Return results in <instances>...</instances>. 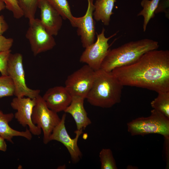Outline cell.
Here are the masks:
<instances>
[{
    "label": "cell",
    "instance_id": "cell-1",
    "mask_svg": "<svg viewBox=\"0 0 169 169\" xmlns=\"http://www.w3.org/2000/svg\"><path fill=\"white\" fill-rule=\"evenodd\" d=\"M111 72L123 86L146 88L157 93L169 91V51H148L135 63Z\"/></svg>",
    "mask_w": 169,
    "mask_h": 169
},
{
    "label": "cell",
    "instance_id": "cell-2",
    "mask_svg": "<svg viewBox=\"0 0 169 169\" xmlns=\"http://www.w3.org/2000/svg\"><path fill=\"white\" fill-rule=\"evenodd\" d=\"M123 86L111 72L95 71L92 87L86 99L91 105L110 108L121 101Z\"/></svg>",
    "mask_w": 169,
    "mask_h": 169
},
{
    "label": "cell",
    "instance_id": "cell-3",
    "mask_svg": "<svg viewBox=\"0 0 169 169\" xmlns=\"http://www.w3.org/2000/svg\"><path fill=\"white\" fill-rule=\"evenodd\" d=\"M158 42L149 38L132 41L112 49H109L100 69L111 72L116 68L127 66L138 60L144 54L157 49Z\"/></svg>",
    "mask_w": 169,
    "mask_h": 169
},
{
    "label": "cell",
    "instance_id": "cell-4",
    "mask_svg": "<svg viewBox=\"0 0 169 169\" xmlns=\"http://www.w3.org/2000/svg\"><path fill=\"white\" fill-rule=\"evenodd\" d=\"M127 125L128 131L132 136L157 134L164 137L169 136V118L154 109L149 116L136 118Z\"/></svg>",
    "mask_w": 169,
    "mask_h": 169
},
{
    "label": "cell",
    "instance_id": "cell-5",
    "mask_svg": "<svg viewBox=\"0 0 169 169\" xmlns=\"http://www.w3.org/2000/svg\"><path fill=\"white\" fill-rule=\"evenodd\" d=\"M23 57L19 53H11L8 62L7 73L13 83L14 95L17 97L25 96L32 99L36 98L40 93L39 90H33L26 84L23 65Z\"/></svg>",
    "mask_w": 169,
    "mask_h": 169
},
{
    "label": "cell",
    "instance_id": "cell-6",
    "mask_svg": "<svg viewBox=\"0 0 169 169\" xmlns=\"http://www.w3.org/2000/svg\"><path fill=\"white\" fill-rule=\"evenodd\" d=\"M53 36L46 30L40 19L35 18L29 20L25 37L34 56L50 50L55 46L56 43Z\"/></svg>",
    "mask_w": 169,
    "mask_h": 169
},
{
    "label": "cell",
    "instance_id": "cell-7",
    "mask_svg": "<svg viewBox=\"0 0 169 169\" xmlns=\"http://www.w3.org/2000/svg\"><path fill=\"white\" fill-rule=\"evenodd\" d=\"M33 123L43 133V142L45 144L49 141V138L54 128L61 120L57 113L49 109L40 95L36 98V103L32 116Z\"/></svg>",
    "mask_w": 169,
    "mask_h": 169
},
{
    "label": "cell",
    "instance_id": "cell-8",
    "mask_svg": "<svg viewBox=\"0 0 169 169\" xmlns=\"http://www.w3.org/2000/svg\"><path fill=\"white\" fill-rule=\"evenodd\" d=\"M95 71L85 64L69 75L65 86L72 96L85 99L93 84Z\"/></svg>",
    "mask_w": 169,
    "mask_h": 169
},
{
    "label": "cell",
    "instance_id": "cell-9",
    "mask_svg": "<svg viewBox=\"0 0 169 169\" xmlns=\"http://www.w3.org/2000/svg\"><path fill=\"white\" fill-rule=\"evenodd\" d=\"M104 28L101 33L97 34L96 41L85 48L79 59L80 62L85 63L95 71L100 69L102 63L109 49V40L116 35L117 33L106 38Z\"/></svg>",
    "mask_w": 169,
    "mask_h": 169
},
{
    "label": "cell",
    "instance_id": "cell-10",
    "mask_svg": "<svg viewBox=\"0 0 169 169\" xmlns=\"http://www.w3.org/2000/svg\"><path fill=\"white\" fill-rule=\"evenodd\" d=\"M36 103V98L17 97L13 98L11 103L12 108L16 110L14 117L23 126L29 127V130L35 136H39L41 129L34 124L32 119L33 108Z\"/></svg>",
    "mask_w": 169,
    "mask_h": 169
},
{
    "label": "cell",
    "instance_id": "cell-11",
    "mask_svg": "<svg viewBox=\"0 0 169 169\" xmlns=\"http://www.w3.org/2000/svg\"><path fill=\"white\" fill-rule=\"evenodd\" d=\"M66 117L64 114L58 124L54 128L49 138V141L53 140L61 142L67 149L72 161L78 162L81 158L82 153L78 146V141L79 136L83 133V130H77L74 131L76 134L74 138L69 135L65 126Z\"/></svg>",
    "mask_w": 169,
    "mask_h": 169
},
{
    "label": "cell",
    "instance_id": "cell-12",
    "mask_svg": "<svg viewBox=\"0 0 169 169\" xmlns=\"http://www.w3.org/2000/svg\"><path fill=\"white\" fill-rule=\"evenodd\" d=\"M88 5L83 16L74 17L72 27L77 28V32L80 36L83 47L85 48L94 42L96 34L95 23L93 18L95 10L94 0H87Z\"/></svg>",
    "mask_w": 169,
    "mask_h": 169
},
{
    "label": "cell",
    "instance_id": "cell-13",
    "mask_svg": "<svg viewBox=\"0 0 169 169\" xmlns=\"http://www.w3.org/2000/svg\"><path fill=\"white\" fill-rule=\"evenodd\" d=\"M42 97L47 107L57 113L64 111L70 104L72 99L66 87L63 86L49 89Z\"/></svg>",
    "mask_w": 169,
    "mask_h": 169
},
{
    "label": "cell",
    "instance_id": "cell-14",
    "mask_svg": "<svg viewBox=\"0 0 169 169\" xmlns=\"http://www.w3.org/2000/svg\"><path fill=\"white\" fill-rule=\"evenodd\" d=\"M38 8L40 10V19L45 29L52 35H57L62 25L61 15L46 0H39Z\"/></svg>",
    "mask_w": 169,
    "mask_h": 169
},
{
    "label": "cell",
    "instance_id": "cell-15",
    "mask_svg": "<svg viewBox=\"0 0 169 169\" xmlns=\"http://www.w3.org/2000/svg\"><path fill=\"white\" fill-rule=\"evenodd\" d=\"M84 99L78 96H72L70 104L64 111L72 115L75 121L77 130H83L91 123L84 107Z\"/></svg>",
    "mask_w": 169,
    "mask_h": 169
},
{
    "label": "cell",
    "instance_id": "cell-16",
    "mask_svg": "<svg viewBox=\"0 0 169 169\" xmlns=\"http://www.w3.org/2000/svg\"><path fill=\"white\" fill-rule=\"evenodd\" d=\"M14 117L13 113L4 114L0 110V136L12 143H13L12 139L14 136H21L31 140L32 134L27 128L25 131H19L13 129L9 126V122Z\"/></svg>",
    "mask_w": 169,
    "mask_h": 169
},
{
    "label": "cell",
    "instance_id": "cell-17",
    "mask_svg": "<svg viewBox=\"0 0 169 169\" xmlns=\"http://www.w3.org/2000/svg\"><path fill=\"white\" fill-rule=\"evenodd\" d=\"M116 0H96L94 4L93 17L95 20L100 21L106 26L109 24L113 10Z\"/></svg>",
    "mask_w": 169,
    "mask_h": 169
},
{
    "label": "cell",
    "instance_id": "cell-18",
    "mask_svg": "<svg viewBox=\"0 0 169 169\" xmlns=\"http://www.w3.org/2000/svg\"><path fill=\"white\" fill-rule=\"evenodd\" d=\"M161 0H142L141 5L143 9L137 14V16H142L144 18L143 28L146 31L147 25L155 15V12Z\"/></svg>",
    "mask_w": 169,
    "mask_h": 169
},
{
    "label": "cell",
    "instance_id": "cell-19",
    "mask_svg": "<svg viewBox=\"0 0 169 169\" xmlns=\"http://www.w3.org/2000/svg\"><path fill=\"white\" fill-rule=\"evenodd\" d=\"M157 96L151 102L153 109L169 118V91L158 93Z\"/></svg>",
    "mask_w": 169,
    "mask_h": 169
},
{
    "label": "cell",
    "instance_id": "cell-20",
    "mask_svg": "<svg viewBox=\"0 0 169 169\" xmlns=\"http://www.w3.org/2000/svg\"><path fill=\"white\" fill-rule=\"evenodd\" d=\"M46 0L60 13L63 19H68L73 25L74 16L67 0Z\"/></svg>",
    "mask_w": 169,
    "mask_h": 169
},
{
    "label": "cell",
    "instance_id": "cell-21",
    "mask_svg": "<svg viewBox=\"0 0 169 169\" xmlns=\"http://www.w3.org/2000/svg\"><path fill=\"white\" fill-rule=\"evenodd\" d=\"M22 11L24 16L28 20L35 18L39 0H15Z\"/></svg>",
    "mask_w": 169,
    "mask_h": 169
},
{
    "label": "cell",
    "instance_id": "cell-22",
    "mask_svg": "<svg viewBox=\"0 0 169 169\" xmlns=\"http://www.w3.org/2000/svg\"><path fill=\"white\" fill-rule=\"evenodd\" d=\"M101 169H117V167L111 150L103 148L99 154Z\"/></svg>",
    "mask_w": 169,
    "mask_h": 169
},
{
    "label": "cell",
    "instance_id": "cell-23",
    "mask_svg": "<svg viewBox=\"0 0 169 169\" xmlns=\"http://www.w3.org/2000/svg\"><path fill=\"white\" fill-rule=\"evenodd\" d=\"M14 86L11 77L8 75L0 76V98L14 95Z\"/></svg>",
    "mask_w": 169,
    "mask_h": 169
},
{
    "label": "cell",
    "instance_id": "cell-24",
    "mask_svg": "<svg viewBox=\"0 0 169 169\" xmlns=\"http://www.w3.org/2000/svg\"><path fill=\"white\" fill-rule=\"evenodd\" d=\"M6 8L11 12L13 17L19 19L24 16L23 13L15 0H3Z\"/></svg>",
    "mask_w": 169,
    "mask_h": 169
},
{
    "label": "cell",
    "instance_id": "cell-25",
    "mask_svg": "<svg viewBox=\"0 0 169 169\" xmlns=\"http://www.w3.org/2000/svg\"><path fill=\"white\" fill-rule=\"evenodd\" d=\"M11 50L0 52V72L2 75H8L7 65Z\"/></svg>",
    "mask_w": 169,
    "mask_h": 169
},
{
    "label": "cell",
    "instance_id": "cell-26",
    "mask_svg": "<svg viewBox=\"0 0 169 169\" xmlns=\"http://www.w3.org/2000/svg\"><path fill=\"white\" fill-rule=\"evenodd\" d=\"M13 42V38H6L2 35H0V52L10 50Z\"/></svg>",
    "mask_w": 169,
    "mask_h": 169
},
{
    "label": "cell",
    "instance_id": "cell-27",
    "mask_svg": "<svg viewBox=\"0 0 169 169\" xmlns=\"http://www.w3.org/2000/svg\"><path fill=\"white\" fill-rule=\"evenodd\" d=\"M6 8V5L3 0H0V12ZM8 28V26L3 16L0 15V35H2Z\"/></svg>",
    "mask_w": 169,
    "mask_h": 169
},
{
    "label": "cell",
    "instance_id": "cell-28",
    "mask_svg": "<svg viewBox=\"0 0 169 169\" xmlns=\"http://www.w3.org/2000/svg\"><path fill=\"white\" fill-rule=\"evenodd\" d=\"M164 153L165 161L166 163V167H169V136L164 137Z\"/></svg>",
    "mask_w": 169,
    "mask_h": 169
},
{
    "label": "cell",
    "instance_id": "cell-29",
    "mask_svg": "<svg viewBox=\"0 0 169 169\" xmlns=\"http://www.w3.org/2000/svg\"><path fill=\"white\" fill-rule=\"evenodd\" d=\"M5 139L0 136V151H6L7 150V145Z\"/></svg>",
    "mask_w": 169,
    "mask_h": 169
}]
</instances>
